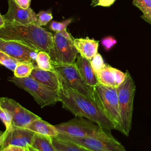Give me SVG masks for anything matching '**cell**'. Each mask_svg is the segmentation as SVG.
Returning a JSON list of instances; mask_svg holds the SVG:
<instances>
[{
  "label": "cell",
  "mask_w": 151,
  "mask_h": 151,
  "mask_svg": "<svg viewBox=\"0 0 151 151\" xmlns=\"http://www.w3.org/2000/svg\"><path fill=\"white\" fill-rule=\"evenodd\" d=\"M59 78V97L64 109L76 116L84 117L96 122L104 129H115L113 123L106 115L94 99L71 88L64 84L60 76Z\"/></svg>",
  "instance_id": "1"
},
{
  "label": "cell",
  "mask_w": 151,
  "mask_h": 151,
  "mask_svg": "<svg viewBox=\"0 0 151 151\" xmlns=\"http://www.w3.org/2000/svg\"><path fill=\"white\" fill-rule=\"evenodd\" d=\"M0 38L14 40L50 54L53 46V34L35 24H14L6 22L0 28Z\"/></svg>",
  "instance_id": "2"
},
{
  "label": "cell",
  "mask_w": 151,
  "mask_h": 151,
  "mask_svg": "<svg viewBox=\"0 0 151 151\" xmlns=\"http://www.w3.org/2000/svg\"><path fill=\"white\" fill-rule=\"evenodd\" d=\"M117 88L120 117V132L128 136L132 128L136 86L133 78L127 70L126 71L125 80Z\"/></svg>",
  "instance_id": "3"
},
{
  "label": "cell",
  "mask_w": 151,
  "mask_h": 151,
  "mask_svg": "<svg viewBox=\"0 0 151 151\" xmlns=\"http://www.w3.org/2000/svg\"><path fill=\"white\" fill-rule=\"evenodd\" d=\"M59 134L79 137H106L110 135L96 122L84 117L76 116L68 122L55 125Z\"/></svg>",
  "instance_id": "4"
},
{
  "label": "cell",
  "mask_w": 151,
  "mask_h": 151,
  "mask_svg": "<svg viewBox=\"0 0 151 151\" xmlns=\"http://www.w3.org/2000/svg\"><path fill=\"white\" fill-rule=\"evenodd\" d=\"M8 80L29 93L41 107L53 106L60 101L58 90L52 89L30 77L17 78L14 76Z\"/></svg>",
  "instance_id": "5"
},
{
  "label": "cell",
  "mask_w": 151,
  "mask_h": 151,
  "mask_svg": "<svg viewBox=\"0 0 151 151\" xmlns=\"http://www.w3.org/2000/svg\"><path fill=\"white\" fill-rule=\"evenodd\" d=\"M94 99L106 115L120 131V117L117 87H107L98 84L94 87Z\"/></svg>",
  "instance_id": "6"
},
{
  "label": "cell",
  "mask_w": 151,
  "mask_h": 151,
  "mask_svg": "<svg viewBox=\"0 0 151 151\" xmlns=\"http://www.w3.org/2000/svg\"><path fill=\"white\" fill-rule=\"evenodd\" d=\"M53 46L50 53L52 61L58 64H72L76 62L78 52L73 43V37L67 31L53 34Z\"/></svg>",
  "instance_id": "7"
},
{
  "label": "cell",
  "mask_w": 151,
  "mask_h": 151,
  "mask_svg": "<svg viewBox=\"0 0 151 151\" xmlns=\"http://www.w3.org/2000/svg\"><path fill=\"white\" fill-rule=\"evenodd\" d=\"M51 63L53 69L65 85L83 95L94 99V87L84 83L75 63L58 64L51 60Z\"/></svg>",
  "instance_id": "8"
},
{
  "label": "cell",
  "mask_w": 151,
  "mask_h": 151,
  "mask_svg": "<svg viewBox=\"0 0 151 151\" xmlns=\"http://www.w3.org/2000/svg\"><path fill=\"white\" fill-rule=\"evenodd\" d=\"M56 137L70 141L92 151H126L111 134L106 137H73L59 134Z\"/></svg>",
  "instance_id": "9"
},
{
  "label": "cell",
  "mask_w": 151,
  "mask_h": 151,
  "mask_svg": "<svg viewBox=\"0 0 151 151\" xmlns=\"http://www.w3.org/2000/svg\"><path fill=\"white\" fill-rule=\"evenodd\" d=\"M0 104L10 114L12 126L16 127H25L32 122L41 118L12 99L0 97Z\"/></svg>",
  "instance_id": "10"
},
{
  "label": "cell",
  "mask_w": 151,
  "mask_h": 151,
  "mask_svg": "<svg viewBox=\"0 0 151 151\" xmlns=\"http://www.w3.org/2000/svg\"><path fill=\"white\" fill-rule=\"evenodd\" d=\"M0 50L19 62H31L37 66L36 58L39 51L33 49L22 42L0 38Z\"/></svg>",
  "instance_id": "11"
},
{
  "label": "cell",
  "mask_w": 151,
  "mask_h": 151,
  "mask_svg": "<svg viewBox=\"0 0 151 151\" xmlns=\"http://www.w3.org/2000/svg\"><path fill=\"white\" fill-rule=\"evenodd\" d=\"M8 11L3 15L6 22L28 25L34 24L37 21V14L30 7L24 9L18 5L15 0H8Z\"/></svg>",
  "instance_id": "12"
},
{
  "label": "cell",
  "mask_w": 151,
  "mask_h": 151,
  "mask_svg": "<svg viewBox=\"0 0 151 151\" xmlns=\"http://www.w3.org/2000/svg\"><path fill=\"white\" fill-rule=\"evenodd\" d=\"M35 133L25 127L12 126L4 133L0 150L8 145H15L25 147L31 145Z\"/></svg>",
  "instance_id": "13"
},
{
  "label": "cell",
  "mask_w": 151,
  "mask_h": 151,
  "mask_svg": "<svg viewBox=\"0 0 151 151\" xmlns=\"http://www.w3.org/2000/svg\"><path fill=\"white\" fill-rule=\"evenodd\" d=\"M29 77L52 89L58 90L60 84V78L54 69L44 70L35 66Z\"/></svg>",
  "instance_id": "14"
},
{
  "label": "cell",
  "mask_w": 151,
  "mask_h": 151,
  "mask_svg": "<svg viewBox=\"0 0 151 151\" xmlns=\"http://www.w3.org/2000/svg\"><path fill=\"white\" fill-rule=\"evenodd\" d=\"M75 63L84 83L92 87H94L99 84L96 73L89 60L80 55H78Z\"/></svg>",
  "instance_id": "15"
},
{
  "label": "cell",
  "mask_w": 151,
  "mask_h": 151,
  "mask_svg": "<svg viewBox=\"0 0 151 151\" xmlns=\"http://www.w3.org/2000/svg\"><path fill=\"white\" fill-rule=\"evenodd\" d=\"M99 41L90 39L88 37L83 38H74V45L80 55L90 61L98 51Z\"/></svg>",
  "instance_id": "16"
},
{
  "label": "cell",
  "mask_w": 151,
  "mask_h": 151,
  "mask_svg": "<svg viewBox=\"0 0 151 151\" xmlns=\"http://www.w3.org/2000/svg\"><path fill=\"white\" fill-rule=\"evenodd\" d=\"M25 128L34 132L35 133L47 135L51 137H57L59 133L55 126L42 120L41 118L32 122Z\"/></svg>",
  "instance_id": "17"
},
{
  "label": "cell",
  "mask_w": 151,
  "mask_h": 151,
  "mask_svg": "<svg viewBox=\"0 0 151 151\" xmlns=\"http://www.w3.org/2000/svg\"><path fill=\"white\" fill-rule=\"evenodd\" d=\"M116 69L106 64L104 67L96 72L99 83L107 87H117L116 79Z\"/></svg>",
  "instance_id": "18"
},
{
  "label": "cell",
  "mask_w": 151,
  "mask_h": 151,
  "mask_svg": "<svg viewBox=\"0 0 151 151\" xmlns=\"http://www.w3.org/2000/svg\"><path fill=\"white\" fill-rule=\"evenodd\" d=\"M31 146L38 151H56L51 136L35 133Z\"/></svg>",
  "instance_id": "19"
},
{
  "label": "cell",
  "mask_w": 151,
  "mask_h": 151,
  "mask_svg": "<svg viewBox=\"0 0 151 151\" xmlns=\"http://www.w3.org/2000/svg\"><path fill=\"white\" fill-rule=\"evenodd\" d=\"M55 147L63 151H92L68 140L52 137Z\"/></svg>",
  "instance_id": "20"
},
{
  "label": "cell",
  "mask_w": 151,
  "mask_h": 151,
  "mask_svg": "<svg viewBox=\"0 0 151 151\" xmlns=\"http://www.w3.org/2000/svg\"><path fill=\"white\" fill-rule=\"evenodd\" d=\"M35 66L34 63L31 62H18L13 71L14 76L17 78L28 77Z\"/></svg>",
  "instance_id": "21"
},
{
  "label": "cell",
  "mask_w": 151,
  "mask_h": 151,
  "mask_svg": "<svg viewBox=\"0 0 151 151\" xmlns=\"http://www.w3.org/2000/svg\"><path fill=\"white\" fill-rule=\"evenodd\" d=\"M133 4L142 11L141 18L151 25V0H133Z\"/></svg>",
  "instance_id": "22"
},
{
  "label": "cell",
  "mask_w": 151,
  "mask_h": 151,
  "mask_svg": "<svg viewBox=\"0 0 151 151\" xmlns=\"http://www.w3.org/2000/svg\"><path fill=\"white\" fill-rule=\"evenodd\" d=\"M37 67L44 70H52L51 58L48 53L40 51L36 58Z\"/></svg>",
  "instance_id": "23"
},
{
  "label": "cell",
  "mask_w": 151,
  "mask_h": 151,
  "mask_svg": "<svg viewBox=\"0 0 151 151\" xmlns=\"http://www.w3.org/2000/svg\"><path fill=\"white\" fill-rule=\"evenodd\" d=\"M18 61L0 50V64L9 70L14 71Z\"/></svg>",
  "instance_id": "24"
},
{
  "label": "cell",
  "mask_w": 151,
  "mask_h": 151,
  "mask_svg": "<svg viewBox=\"0 0 151 151\" xmlns=\"http://www.w3.org/2000/svg\"><path fill=\"white\" fill-rule=\"evenodd\" d=\"M52 19V13L50 10L41 11L37 14V21L34 23L38 26H44L47 25Z\"/></svg>",
  "instance_id": "25"
},
{
  "label": "cell",
  "mask_w": 151,
  "mask_h": 151,
  "mask_svg": "<svg viewBox=\"0 0 151 151\" xmlns=\"http://www.w3.org/2000/svg\"><path fill=\"white\" fill-rule=\"evenodd\" d=\"M72 22V19H67L61 22L52 21L51 22L49 27L53 31L55 32H65L67 31V26Z\"/></svg>",
  "instance_id": "26"
},
{
  "label": "cell",
  "mask_w": 151,
  "mask_h": 151,
  "mask_svg": "<svg viewBox=\"0 0 151 151\" xmlns=\"http://www.w3.org/2000/svg\"><path fill=\"white\" fill-rule=\"evenodd\" d=\"M0 120L4 124L6 130L9 129L12 125V118L8 111L0 104Z\"/></svg>",
  "instance_id": "27"
},
{
  "label": "cell",
  "mask_w": 151,
  "mask_h": 151,
  "mask_svg": "<svg viewBox=\"0 0 151 151\" xmlns=\"http://www.w3.org/2000/svg\"><path fill=\"white\" fill-rule=\"evenodd\" d=\"M90 63L95 73L101 69L106 65L103 57L99 53H97L96 54V55L90 61Z\"/></svg>",
  "instance_id": "28"
},
{
  "label": "cell",
  "mask_w": 151,
  "mask_h": 151,
  "mask_svg": "<svg viewBox=\"0 0 151 151\" xmlns=\"http://www.w3.org/2000/svg\"><path fill=\"white\" fill-rule=\"evenodd\" d=\"M116 43V40L111 36L106 37L101 40V44L106 51H109Z\"/></svg>",
  "instance_id": "29"
},
{
  "label": "cell",
  "mask_w": 151,
  "mask_h": 151,
  "mask_svg": "<svg viewBox=\"0 0 151 151\" xmlns=\"http://www.w3.org/2000/svg\"><path fill=\"white\" fill-rule=\"evenodd\" d=\"M1 151H27L25 147L15 145H8L1 149Z\"/></svg>",
  "instance_id": "30"
},
{
  "label": "cell",
  "mask_w": 151,
  "mask_h": 151,
  "mask_svg": "<svg viewBox=\"0 0 151 151\" xmlns=\"http://www.w3.org/2000/svg\"><path fill=\"white\" fill-rule=\"evenodd\" d=\"M115 1L116 0H99L96 4V6L109 7L113 5Z\"/></svg>",
  "instance_id": "31"
},
{
  "label": "cell",
  "mask_w": 151,
  "mask_h": 151,
  "mask_svg": "<svg viewBox=\"0 0 151 151\" xmlns=\"http://www.w3.org/2000/svg\"><path fill=\"white\" fill-rule=\"evenodd\" d=\"M18 5L24 8V9H27L29 7L31 0H15Z\"/></svg>",
  "instance_id": "32"
},
{
  "label": "cell",
  "mask_w": 151,
  "mask_h": 151,
  "mask_svg": "<svg viewBox=\"0 0 151 151\" xmlns=\"http://www.w3.org/2000/svg\"><path fill=\"white\" fill-rule=\"evenodd\" d=\"M5 23H6V21L4 18L3 15H2L0 12V28L4 27L5 25Z\"/></svg>",
  "instance_id": "33"
},
{
  "label": "cell",
  "mask_w": 151,
  "mask_h": 151,
  "mask_svg": "<svg viewBox=\"0 0 151 151\" xmlns=\"http://www.w3.org/2000/svg\"><path fill=\"white\" fill-rule=\"evenodd\" d=\"M25 149L27 150V151H38L37 149H35V148H34L33 147H32L31 145H28L25 147Z\"/></svg>",
  "instance_id": "34"
},
{
  "label": "cell",
  "mask_w": 151,
  "mask_h": 151,
  "mask_svg": "<svg viewBox=\"0 0 151 151\" xmlns=\"http://www.w3.org/2000/svg\"><path fill=\"white\" fill-rule=\"evenodd\" d=\"M4 133V132L0 131V148H1V145H2V142Z\"/></svg>",
  "instance_id": "35"
},
{
  "label": "cell",
  "mask_w": 151,
  "mask_h": 151,
  "mask_svg": "<svg viewBox=\"0 0 151 151\" xmlns=\"http://www.w3.org/2000/svg\"><path fill=\"white\" fill-rule=\"evenodd\" d=\"M99 0H91V5L92 6H96V4L97 3Z\"/></svg>",
  "instance_id": "36"
},
{
  "label": "cell",
  "mask_w": 151,
  "mask_h": 151,
  "mask_svg": "<svg viewBox=\"0 0 151 151\" xmlns=\"http://www.w3.org/2000/svg\"><path fill=\"white\" fill-rule=\"evenodd\" d=\"M56 151H63V150H60V149H58L56 148Z\"/></svg>",
  "instance_id": "37"
}]
</instances>
